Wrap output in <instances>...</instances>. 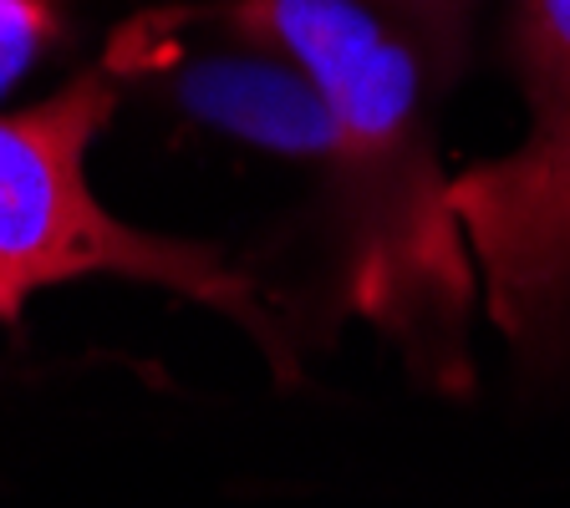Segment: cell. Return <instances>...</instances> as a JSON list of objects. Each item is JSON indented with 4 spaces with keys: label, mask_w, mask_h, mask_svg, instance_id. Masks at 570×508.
I'll list each match as a JSON object with an SVG mask.
<instances>
[{
    "label": "cell",
    "mask_w": 570,
    "mask_h": 508,
    "mask_svg": "<svg viewBox=\"0 0 570 508\" xmlns=\"http://www.w3.org/2000/svg\"><path fill=\"white\" fill-rule=\"evenodd\" d=\"M239 21L296 61L332 112V153L362 209L356 306L449 381L474 280L449 189L423 153L413 51L367 0H245Z\"/></svg>",
    "instance_id": "1"
},
{
    "label": "cell",
    "mask_w": 570,
    "mask_h": 508,
    "mask_svg": "<svg viewBox=\"0 0 570 508\" xmlns=\"http://www.w3.org/2000/svg\"><path fill=\"white\" fill-rule=\"evenodd\" d=\"M112 118V82L87 71L31 112L0 118V320L82 275H128L245 320L265 336L249 285L199 245L122 225L87 183V148Z\"/></svg>",
    "instance_id": "2"
},
{
    "label": "cell",
    "mask_w": 570,
    "mask_h": 508,
    "mask_svg": "<svg viewBox=\"0 0 570 508\" xmlns=\"http://www.w3.org/2000/svg\"><path fill=\"white\" fill-rule=\"evenodd\" d=\"M514 57L530 132L449 183L484 310L520 356L570 336V0H520Z\"/></svg>",
    "instance_id": "3"
},
{
    "label": "cell",
    "mask_w": 570,
    "mask_h": 508,
    "mask_svg": "<svg viewBox=\"0 0 570 508\" xmlns=\"http://www.w3.org/2000/svg\"><path fill=\"white\" fill-rule=\"evenodd\" d=\"M194 107L249 138L281 142L296 153H332V112L306 71L285 77L281 67H209L194 82Z\"/></svg>",
    "instance_id": "4"
},
{
    "label": "cell",
    "mask_w": 570,
    "mask_h": 508,
    "mask_svg": "<svg viewBox=\"0 0 570 508\" xmlns=\"http://www.w3.org/2000/svg\"><path fill=\"white\" fill-rule=\"evenodd\" d=\"M41 36H47V6L41 0H0V92L31 61Z\"/></svg>",
    "instance_id": "5"
},
{
    "label": "cell",
    "mask_w": 570,
    "mask_h": 508,
    "mask_svg": "<svg viewBox=\"0 0 570 508\" xmlns=\"http://www.w3.org/2000/svg\"><path fill=\"white\" fill-rule=\"evenodd\" d=\"M372 11H392V16H407V21H423V26H443L453 21L463 0H367Z\"/></svg>",
    "instance_id": "6"
}]
</instances>
